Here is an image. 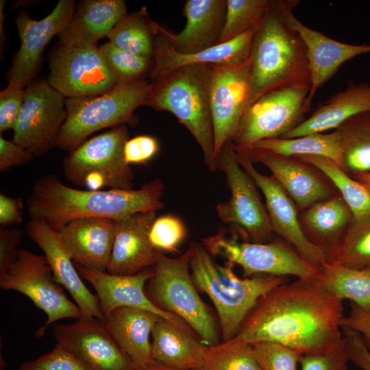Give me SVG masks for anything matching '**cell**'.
<instances>
[{
  "instance_id": "1",
  "label": "cell",
  "mask_w": 370,
  "mask_h": 370,
  "mask_svg": "<svg viewBox=\"0 0 370 370\" xmlns=\"http://www.w3.org/2000/svg\"><path fill=\"white\" fill-rule=\"evenodd\" d=\"M343 300L317 279L284 282L256 302L238 335L253 344L274 342L301 355L329 351L343 338Z\"/></svg>"
},
{
  "instance_id": "2",
  "label": "cell",
  "mask_w": 370,
  "mask_h": 370,
  "mask_svg": "<svg viewBox=\"0 0 370 370\" xmlns=\"http://www.w3.org/2000/svg\"><path fill=\"white\" fill-rule=\"evenodd\" d=\"M164 186L159 179L138 189L80 190L63 184L54 174L38 179L27 199L30 219L55 230L79 219L96 217L118 221L129 215L163 208Z\"/></svg>"
},
{
  "instance_id": "3",
  "label": "cell",
  "mask_w": 370,
  "mask_h": 370,
  "mask_svg": "<svg viewBox=\"0 0 370 370\" xmlns=\"http://www.w3.org/2000/svg\"><path fill=\"white\" fill-rule=\"evenodd\" d=\"M310 85L305 44L284 19L279 1H271L252 40L246 108L271 90L297 86L310 89Z\"/></svg>"
},
{
  "instance_id": "4",
  "label": "cell",
  "mask_w": 370,
  "mask_h": 370,
  "mask_svg": "<svg viewBox=\"0 0 370 370\" xmlns=\"http://www.w3.org/2000/svg\"><path fill=\"white\" fill-rule=\"evenodd\" d=\"M212 65L188 64L150 82L145 105L173 114L201 149L211 171L218 169L210 108Z\"/></svg>"
},
{
  "instance_id": "5",
  "label": "cell",
  "mask_w": 370,
  "mask_h": 370,
  "mask_svg": "<svg viewBox=\"0 0 370 370\" xmlns=\"http://www.w3.org/2000/svg\"><path fill=\"white\" fill-rule=\"evenodd\" d=\"M190 271L197 288L212 301L219 321L222 341L239 332L241 325L257 301L275 286L287 282L286 276L257 275L239 278L234 264L216 263L201 244L190 246Z\"/></svg>"
},
{
  "instance_id": "6",
  "label": "cell",
  "mask_w": 370,
  "mask_h": 370,
  "mask_svg": "<svg viewBox=\"0 0 370 370\" xmlns=\"http://www.w3.org/2000/svg\"><path fill=\"white\" fill-rule=\"evenodd\" d=\"M191 256V247L177 258L156 250L153 275L145 291L155 306L183 320L204 345L212 346L220 343L219 332L193 280Z\"/></svg>"
},
{
  "instance_id": "7",
  "label": "cell",
  "mask_w": 370,
  "mask_h": 370,
  "mask_svg": "<svg viewBox=\"0 0 370 370\" xmlns=\"http://www.w3.org/2000/svg\"><path fill=\"white\" fill-rule=\"evenodd\" d=\"M151 87V82L143 79L116 85L99 95L66 99L67 116L56 147L71 151L95 132L134 124V110L145 105Z\"/></svg>"
},
{
  "instance_id": "8",
  "label": "cell",
  "mask_w": 370,
  "mask_h": 370,
  "mask_svg": "<svg viewBox=\"0 0 370 370\" xmlns=\"http://www.w3.org/2000/svg\"><path fill=\"white\" fill-rule=\"evenodd\" d=\"M129 139L125 125L84 141L64 158L62 171L71 183L87 190L133 189V171L125 160Z\"/></svg>"
},
{
  "instance_id": "9",
  "label": "cell",
  "mask_w": 370,
  "mask_h": 370,
  "mask_svg": "<svg viewBox=\"0 0 370 370\" xmlns=\"http://www.w3.org/2000/svg\"><path fill=\"white\" fill-rule=\"evenodd\" d=\"M201 245L211 256L240 266L243 278L269 275L316 279L319 273V268L283 240L267 243L238 241L222 232L204 238Z\"/></svg>"
},
{
  "instance_id": "10",
  "label": "cell",
  "mask_w": 370,
  "mask_h": 370,
  "mask_svg": "<svg viewBox=\"0 0 370 370\" xmlns=\"http://www.w3.org/2000/svg\"><path fill=\"white\" fill-rule=\"evenodd\" d=\"M218 167L224 172L231 197L217 205L219 219L236 228L253 243L270 242L273 232L265 205L257 186L239 164L232 141L227 143L217 156Z\"/></svg>"
},
{
  "instance_id": "11",
  "label": "cell",
  "mask_w": 370,
  "mask_h": 370,
  "mask_svg": "<svg viewBox=\"0 0 370 370\" xmlns=\"http://www.w3.org/2000/svg\"><path fill=\"white\" fill-rule=\"evenodd\" d=\"M310 90L282 88L257 99L245 109L232 140L234 147L249 149L260 140L282 138L299 125L311 108Z\"/></svg>"
},
{
  "instance_id": "12",
  "label": "cell",
  "mask_w": 370,
  "mask_h": 370,
  "mask_svg": "<svg viewBox=\"0 0 370 370\" xmlns=\"http://www.w3.org/2000/svg\"><path fill=\"white\" fill-rule=\"evenodd\" d=\"M0 286L25 295L46 314L47 320L36 332L37 337L42 336L49 325L59 320L82 317L77 304L67 297L64 288L55 281L44 255L18 249L14 262L0 275Z\"/></svg>"
},
{
  "instance_id": "13",
  "label": "cell",
  "mask_w": 370,
  "mask_h": 370,
  "mask_svg": "<svg viewBox=\"0 0 370 370\" xmlns=\"http://www.w3.org/2000/svg\"><path fill=\"white\" fill-rule=\"evenodd\" d=\"M66 116L64 97L47 80L33 81L25 88L12 140L34 156H44L56 146Z\"/></svg>"
},
{
  "instance_id": "14",
  "label": "cell",
  "mask_w": 370,
  "mask_h": 370,
  "mask_svg": "<svg viewBox=\"0 0 370 370\" xmlns=\"http://www.w3.org/2000/svg\"><path fill=\"white\" fill-rule=\"evenodd\" d=\"M49 66L48 82L67 99L99 95L116 86L97 47L60 44L51 53Z\"/></svg>"
},
{
  "instance_id": "15",
  "label": "cell",
  "mask_w": 370,
  "mask_h": 370,
  "mask_svg": "<svg viewBox=\"0 0 370 370\" xmlns=\"http://www.w3.org/2000/svg\"><path fill=\"white\" fill-rule=\"evenodd\" d=\"M234 151L239 164L264 195L273 233L280 236L303 258L319 268L326 262L325 255L305 235L293 201L272 175L262 174L255 168L245 149L234 147Z\"/></svg>"
},
{
  "instance_id": "16",
  "label": "cell",
  "mask_w": 370,
  "mask_h": 370,
  "mask_svg": "<svg viewBox=\"0 0 370 370\" xmlns=\"http://www.w3.org/2000/svg\"><path fill=\"white\" fill-rule=\"evenodd\" d=\"M52 328L57 343L91 370H136L105 323L97 318L80 317L67 324L55 323Z\"/></svg>"
},
{
  "instance_id": "17",
  "label": "cell",
  "mask_w": 370,
  "mask_h": 370,
  "mask_svg": "<svg viewBox=\"0 0 370 370\" xmlns=\"http://www.w3.org/2000/svg\"><path fill=\"white\" fill-rule=\"evenodd\" d=\"M75 5L73 0H60L47 16L32 18L26 11L15 19L21 45L9 71V82L25 88L40 65L43 51L51 39L59 35L71 18Z\"/></svg>"
},
{
  "instance_id": "18",
  "label": "cell",
  "mask_w": 370,
  "mask_h": 370,
  "mask_svg": "<svg viewBox=\"0 0 370 370\" xmlns=\"http://www.w3.org/2000/svg\"><path fill=\"white\" fill-rule=\"evenodd\" d=\"M249 59L236 66H212L210 108L216 158L221 148L232 141L247 106Z\"/></svg>"
},
{
  "instance_id": "19",
  "label": "cell",
  "mask_w": 370,
  "mask_h": 370,
  "mask_svg": "<svg viewBox=\"0 0 370 370\" xmlns=\"http://www.w3.org/2000/svg\"><path fill=\"white\" fill-rule=\"evenodd\" d=\"M278 1L284 19L298 32L306 48L311 76L308 103L311 107L317 91L335 75L345 62L357 56L370 53V45H352L332 39L306 26L294 16L292 10L298 1Z\"/></svg>"
},
{
  "instance_id": "20",
  "label": "cell",
  "mask_w": 370,
  "mask_h": 370,
  "mask_svg": "<svg viewBox=\"0 0 370 370\" xmlns=\"http://www.w3.org/2000/svg\"><path fill=\"white\" fill-rule=\"evenodd\" d=\"M75 266L80 276L95 289L99 307L105 320L117 308H137L151 312L186 330L194 332L183 320L172 313L160 309L146 295L145 288L153 275L152 267L133 275H116L86 268L76 264Z\"/></svg>"
},
{
  "instance_id": "21",
  "label": "cell",
  "mask_w": 370,
  "mask_h": 370,
  "mask_svg": "<svg viewBox=\"0 0 370 370\" xmlns=\"http://www.w3.org/2000/svg\"><path fill=\"white\" fill-rule=\"evenodd\" d=\"M26 232L43 251L55 281L69 291L81 312V317H95L105 322L97 295L82 281L60 232L38 219L27 222Z\"/></svg>"
},
{
  "instance_id": "22",
  "label": "cell",
  "mask_w": 370,
  "mask_h": 370,
  "mask_svg": "<svg viewBox=\"0 0 370 370\" xmlns=\"http://www.w3.org/2000/svg\"><path fill=\"white\" fill-rule=\"evenodd\" d=\"M245 149L254 162L262 164L272 173L295 204L303 210L334 195L333 189L312 166L294 156L262 149Z\"/></svg>"
},
{
  "instance_id": "23",
  "label": "cell",
  "mask_w": 370,
  "mask_h": 370,
  "mask_svg": "<svg viewBox=\"0 0 370 370\" xmlns=\"http://www.w3.org/2000/svg\"><path fill=\"white\" fill-rule=\"evenodd\" d=\"M156 217V211H145L116 221L108 273L133 275L153 266L156 250L149 240V231Z\"/></svg>"
},
{
  "instance_id": "24",
  "label": "cell",
  "mask_w": 370,
  "mask_h": 370,
  "mask_svg": "<svg viewBox=\"0 0 370 370\" xmlns=\"http://www.w3.org/2000/svg\"><path fill=\"white\" fill-rule=\"evenodd\" d=\"M166 31L161 27L156 40L153 66L149 75L150 82L172 70L188 64H243L249 59L252 40L256 32H248L227 42L218 44L204 51L184 54L176 51L172 47Z\"/></svg>"
},
{
  "instance_id": "25",
  "label": "cell",
  "mask_w": 370,
  "mask_h": 370,
  "mask_svg": "<svg viewBox=\"0 0 370 370\" xmlns=\"http://www.w3.org/2000/svg\"><path fill=\"white\" fill-rule=\"evenodd\" d=\"M116 230L115 221L89 217L73 220L59 232L75 264L106 271Z\"/></svg>"
},
{
  "instance_id": "26",
  "label": "cell",
  "mask_w": 370,
  "mask_h": 370,
  "mask_svg": "<svg viewBox=\"0 0 370 370\" xmlns=\"http://www.w3.org/2000/svg\"><path fill=\"white\" fill-rule=\"evenodd\" d=\"M123 0L81 1L59 34L60 44L80 48L97 47L115 25L127 15Z\"/></svg>"
},
{
  "instance_id": "27",
  "label": "cell",
  "mask_w": 370,
  "mask_h": 370,
  "mask_svg": "<svg viewBox=\"0 0 370 370\" xmlns=\"http://www.w3.org/2000/svg\"><path fill=\"white\" fill-rule=\"evenodd\" d=\"M227 0H187L184 6L186 24L179 34L166 31L177 52L195 53L218 44L226 14Z\"/></svg>"
},
{
  "instance_id": "28",
  "label": "cell",
  "mask_w": 370,
  "mask_h": 370,
  "mask_svg": "<svg viewBox=\"0 0 370 370\" xmlns=\"http://www.w3.org/2000/svg\"><path fill=\"white\" fill-rule=\"evenodd\" d=\"M160 318L143 309L122 307L112 311L105 320L108 330L136 370L154 361L149 339Z\"/></svg>"
},
{
  "instance_id": "29",
  "label": "cell",
  "mask_w": 370,
  "mask_h": 370,
  "mask_svg": "<svg viewBox=\"0 0 370 370\" xmlns=\"http://www.w3.org/2000/svg\"><path fill=\"white\" fill-rule=\"evenodd\" d=\"M370 111V83L349 81L307 119L282 138H291L336 129L352 116Z\"/></svg>"
},
{
  "instance_id": "30",
  "label": "cell",
  "mask_w": 370,
  "mask_h": 370,
  "mask_svg": "<svg viewBox=\"0 0 370 370\" xmlns=\"http://www.w3.org/2000/svg\"><path fill=\"white\" fill-rule=\"evenodd\" d=\"M151 336L153 360L178 370H196L207 349L194 332L162 317L155 325Z\"/></svg>"
},
{
  "instance_id": "31",
  "label": "cell",
  "mask_w": 370,
  "mask_h": 370,
  "mask_svg": "<svg viewBox=\"0 0 370 370\" xmlns=\"http://www.w3.org/2000/svg\"><path fill=\"white\" fill-rule=\"evenodd\" d=\"M308 239L324 252L326 259L354 221L352 212L341 196L317 202L299 217Z\"/></svg>"
},
{
  "instance_id": "32",
  "label": "cell",
  "mask_w": 370,
  "mask_h": 370,
  "mask_svg": "<svg viewBox=\"0 0 370 370\" xmlns=\"http://www.w3.org/2000/svg\"><path fill=\"white\" fill-rule=\"evenodd\" d=\"M335 130L341 142V167L352 177L370 173V111L352 116Z\"/></svg>"
},
{
  "instance_id": "33",
  "label": "cell",
  "mask_w": 370,
  "mask_h": 370,
  "mask_svg": "<svg viewBox=\"0 0 370 370\" xmlns=\"http://www.w3.org/2000/svg\"><path fill=\"white\" fill-rule=\"evenodd\" d=\"M317 280L329 293L349 299L370 313V269H354L324 262Z\"/></svg>"
},
{
  "instance_id": "34",
  "label": "cell",
  "mask_w": 370,
  "mask_h": 370,
  "mask_svg": "<svg viewBox=\"0 0 370 370\" xmlns=\"http://www.w3.org/2000/svg\"><path fill=\"white\" fill-rule=\"evenodd\" d=\"M323 173L338 190L351 210L354 221L370 217V190L332 160L321 156H294Z\"/></svg>"
},
{
  "instance_id": "35",
  "label": "cell",
  "mask_w": 370,
  "mask_h": 370,
  "mask_svg": "<svg viewBox=\"0 0 370 370\" xmlns=\"http://www.w3.org/2000/svg\"><path fill=\"white\" fill-rule=\"evenodd\" d=\"M161 26L148 15L147 9L127 14L107 36L117 47L134 54L153 58L155 45Z\"/></svg>"
},
{
  "instance_id": "36",
  "label": "cell",
  "mask_w": 370,
  "mask_h": 370,
  "mask_svg": "<svg viewBox=\"0 0 370 370\" xmlns=\"http://www.w3.org/2000/svg\"><path fill=\"white\" fill-rule=\"evenodd\" d=\"M250 148L268 150L286 156H321L340 166L342 161L341 142L336 130L328 134L317 133L291 138L264 139Z\"/></svg>"
},
{
  "instance_id": "37",
  "label": "cell",
  "mask_w": 370,
  "mask_h": 370,
  "mask_svg": "<svg viewBox=\"0 0 370 370\" xmlns=\"http://www.w3.org/2000/svg\"><path fill=\"white\" fill-rule=\"evenodd\" d=\"M196 370H262L252 345L238 334L218 344L207 346L200 365Z\"/></svg>"
},
{
  "instance_id": "38",
  "label": "cell",
  "mask_w": 370,
  "mask_h": 370,
  "mask_svg": "<svg viewBox=\"0 0 370 370\" xmlns=\"http://www.w3.org/2000/svg\"><path fill=\"white\" fill-rule=\"evenodd\" d=\"M326 262L354 269H370V217L354 221Z\"/></svg>"
},
{
  "instance_id": "39",
  "label": "cell",
  "mask_w": 370,
  "mask_h": 370,
  "mask_svg": "<svg viewBox=\"0 0 370 370\" xmlns=\"http://www.w3.org/2000/svg\"><path fill=\"white\" fill-rule=\"evenodd\" d=\"M271 3L270 0H227L225 23L218 44L248 32H256L262 23Z\"/></svg>"
},
{
  "instance_id": "40",
  "label": "cell",
  "mask_w": 370,
  "mask_h": 370,
  "mask_svg": "<svg viewBox=\"0 0 370 370\" xmlns=\"http://www.w3.org/2000/svg\"><path fill=\"white\" fill-rule=\"evenodd\" d=\"M98 48L116 85L143 80L151 72L153 58L134 54L117 47L109 41Z\"/></svg>"
},
{
  "instance_id": "41",
  "label": "cell",
  "mask_w": 370,
  "mask_h": 370,
  "mask_svg": "<svg viewBox=\"0 0 370 370\" xmlns=\"http://www.w3.org/2000/svg\"><path fill=\"white\" fill-rule=\"evenodd\" d=\"M186 236V228L180 218L166 214L156 218L149 231V240L155 250L175 253Z\"/></svg>"
},
{
  "instance_id": "42",
  "label": "cell",
  "mask_w": 370,
  "mask_h": 370,
  "mask_svg": "<svg viewBox=\"0 0 370 370\" xmlns=\"http://www.w3.org/2000/svg\"><path fill=\"white\" fill-rule=\"evenodd\" d=\"M251 345L262 370H297L301 354L294 349L274 342Z\"/></svg>"
},
{
  "instance_id": "43",
  "label": "cell",
  "mask_w": 370,
  "mask_h": 370,
  "mask_svg": "<svg viewBox=\"0 0 370 370\" xmlns=\"http://www.w3.org/2000/svg\"><path fill=\"white\" fill-rule=\"evenodd\" d=\"M18 370H91L83 361L56 343L49 353L23 362Z\"/></svg>"
},
{
  "instance_id": "44",
  "label": "cell",
  "mask_w": 370,
  "mask_h": 370,
  "mask_svg": "<svg viewBox=\"0 0 370 370\" xmlns=\"http://www.w3.org/2000/svg\"><path fill=\"white\" fill-rule=\"evenodd\" d=\"M349 360L346 343L342 341L325 352L301 355V370H347Z\"/></svg>"
},
{
  "instance_id": "45",
  "label": "cell",
  "mask_w": 370,
  "mask_h": 370,
  "mask_svg": "<svg viewBox=\"0 0 370 370\" xmlns=\"http://www.w3.org/2000/svg\"><path fill=\"white\" fill-rule=\"evenodd\" d=\"M25 89L16 84L8 85L0 92V132L13 130L23 100Z\"/></svg>"
},
{
  "instance_id": "46",
  "label": "cell",
  "mask_w": 370,
  "mask_h": 370,
  "mask_svg": "<svg viewBox=\"0 0 370 370\" xmlns=\"http://www.w3.org/2000/svg\"><path fill=\"white\" fill-rule=\"evenodd\" d=\"M159 144L156 138L140 135L129 138L124 147V157L129 164H145L158 153Z\"/></svg>"
},
{
  "instance_id": "47",
  "label": "cell",
  "mask_w": 370,
  "mask_h": 370,
  "mask_svg": "<svg viewBox=\"0 0 370 370\" xmlns=\"http://www.w3.org/2000/svg\"><path fill=\"white\" fill-rule=\"evenodd\" d=\"M349 360L362 370H370V350L356 331L342 326Z\"/></svg>"
},
{
  "instance_id": "48",
  "label": "cell",
  "mask_w": 370,
  "mask_h": 370,
  "mask_svg": "<svg viewBox=\"0 0 370 370\" xmlns=\"http://www.w3.org/2000/svg\"><path fill=\"white\" fill-rule=\"evenodd\" d=\"M35 157L31 152L0 136V171L5 172L10 168L31 162Z\"/></svg>"
},
{
  "instance_id": "49",
  "label": "cell",
  "mask_w": 370,
  "mask_h": 370,
  "mask_svg": "<svg viewBox=\"0 0 370 370\" xmlns=\"http://www.w3.org/2000/svg\"><path fill=\"white\" fill-rule=\"evenodd\" d=\"M23 236L21 229L0 230V275H3L16 257L17 246Z\"/></svg>"
},
{
  "instance_id": "50",
  "label": "cell",
  "mask_w": 370,
  "mask_h": 370,
  "mask_svg": "<svg viewBox=\"0 0 370 370\" xmlns=\"http://www.w3.org/2000/svg\"><path fill=\"white\" fill-rule=\"evenodd\" d=\"M341 325L359 333L370 350V313L351 302L349 312L343 317Z\"/></svg>"
},
{
  "instance_id": "51",
  "label": "cell",
  "mask_w": 370,
  "mask_h": 370,
  "mask_svg": "<svg viewBox=\"0 0 370 370\" xmlns=\"http://www.w3.org/2000/svg\"><path fill=\"white\" fill-rule=\"evenodd\" d=\"M22 200L0 194V225L4 227L20 224L23 221L21 210Z\"/></svg>"
},
{
  "instance_id": "52",
  "label": "cell",
  "mask_w": 370,
  "mask_h": 370,
  "mask_svg": "<svg viewBox=\"0 0 370 370\" xmlns=\"http://www.w3.org/2000/svg\"><path fill=\"white\" fill-rule=\"evenodd\" d=\"M138 370H178V369H175L167 367L164 365H162L154 360L151 364H150L147 367L143 369H138Z\"/></svg>"
},
{
  "instance_id": "53",
  "label": "cell",
  "mask_w": 370,
  "mask_h": 370,
  "mask_svg": "<svg viewBox=\"0 0 370 370\" xmlns=\"http://www.w3.org/2000/svg\"><path fill=\"white\" fill-rule=\"evenodd\" d=\"M353 178L361 183L370 184V173L360 174L354 177Z\"/></svg>"
},
{
  "instance_id": "54",
  "label": "cell",
  "mask_w": 370,
  "mask_h": 370,
  "mask_svg": "<svg viewBox=\"0 0 370 370\" xmlns=\"http://www.w3.org/2000/svg\"><path fill=\"white\" fill-rule=\"evenodd\" d=\"M362 184L370 190V184Z\"/></svg>"
}]
</instances>
